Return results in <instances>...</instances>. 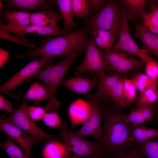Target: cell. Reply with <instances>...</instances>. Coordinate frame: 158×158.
Masks as SVG:
<instances>
[{
	"mask_svg": "<svg viewBox=\"0 0 158 158\" xmlns=\"http://www.w3.org/2000/svg\"><path fill=\"white\" fill-rule=\"evenodd\" d=\"M146 4L147 5L150 12L158 20V1L147 0Z\"/></svg>",
	"mask_w": 158,
	"mask_h": 158,
	"instance_id": "f35d334b",
	"label": "cell"
},
{
	"mask_svg": "<svg viewBox=\"0 0 158 158\" xmlns=\"http://www.w3.org/2000/svg\"><path fill=\"white\" fill-rule=\"evenodd\" d=\"M101 52L108 65L115 71L125 73L131 70H144L145 62L124 51L110 49Z\"/></svg>",
	"mask_w": 158,
	"mask_h": 158,
	"instance_id": "ba28073f",
	"label": "cell"
},
{
	"mask_svg": "<svg viewBox=\"0 0 158 158\" xmlns=\"http://www.w3.org/2000/svg\"><path fill=\"white\" fill-rule=\"evenodd\" d=\"M111 158H146L138 146L134 144L115 154Z\"/></svg>",
	"mask_w": 158,
	"mask_h": 158,
	"instance_id": "f1b7e54d",
	"label": "cell"
},
{
	"mask_svg": "<svg viewBox=\"0 0 158 158\" xmlns=\"http://www.w3.org/2000/svg\"><path fill=\"white\" fill-rule=\"evenodd\" d=\"M125 8L121 0H107L96 15L88 20L90 30L99 29L111 32L117 41L123 25Z\"/></svg>",
	"mask_w": 158,
	"mask_h": 158,
	"instance_id": "277c9868",
	"label": "cell"
},
{
	"mask_svg": "<svg viewBox=\"0 0 158 158\" xmlns=\"http://www.w3.org/2000/svg\"><path fill=\"white\" fill-rule=\"evenodd\" d=\"M106 1V0H90L89 13H90V14L93 15L92 17L97 14L102 8Z\"/></svg>",
	"mask_w": 158,
	"mask_h": 158,
	"instance_id": "d590c367",
	"label": "cell"
},
{
	"mask_svg": "<svg viewBox=\"0 0 158 158\" xmlns=\"http://www.w3.org/2000/svg\"><path fill=\"white\" fill-rule=\"evenodd\" d=\"M49 93L47 87L37 82L32 83L22 99L24 101L32 100L36 103L48 100Z\"/></svg>",
	"mask_w": 158,
	"mask_h": 158,
	"instance_id": "603a6c76",
	"label": "cell"
},
{
	"mask_svg": "<svg viewBox=\"0 0 158 158\" xmlns=\"http://www.w3.org/2000/svg\"><path fill=\"white\" fill-rule=\"evenodd\" d=\"M59 10L61 16L63 21L62 29L67 34L70 33L71 30L76 25L73 20L74 15L72 8L71 0H57L55 1Z\"/></svg>",
	"mask_w": 158,
	"mask_h": 158,
	"instance_id": "44dd1931",
	"label": "cell"
},
{
	"mask_svg": "<svg viewBox=\"0 0 158 158\" xmlns=\"http://www.w3.org/2000/svg\"><path fill=\"white\" fill-rule=\"evenodd\" d=\"M78 55L75 54L66 57L58 63L40 70L29 78H34L42 82L49 93L48 102L44 107L46 111L57 110L60 105L56 99L57 88L62 80L71 67Z\"/></svg>",
	"mask_w": 158,
	"mask_h": 158,
	"instance_id": "3957f363",
	"label": "cell"
},
{
	"mask_svg": "<svg viewBox=\"0 0 158 158\" xmlns=\"http://www.w3.org/2000/svg\"><path fill=\"white\" fill-rule=\"evenodd\" d=\"M95 75L98 81V90L103 95L108 97L116 82L121 75L117 72L110 74L104 72H99Z\"/></svg>",
	"mask_w": 158,
	"mask_h": 158,
	"instance_id": "7402d4cb",
	"label": "cell"
},
{
	"mask_svg": "<svg viewBox=\"0 0 158 158\" xmlns=\"http://www.w3.org/2000/svg\"><path fill=\"white\" fill-rule=\"evenodd\" d=\"M11 103L4 97L0 95V109L7 111L9 113H12L14 111Z\"/></svg>",
	"mask_w": 158,
	"mask_h": 158,
	"instance_id": "74e56055",
	"label": "cell"
},
{
	"mask_svg": "<svg viewBox=\"0 0 158 158\" xmlns=\"http://www.w3.org/2000/svg\"><path fill=\"white\" fill-rule=\"evenodd\" d=\"M0 37L1 39L12 41L32 49H35V46L36 44L35 43H30L25 42L15 36H13L10 34V33L1 29H0Z\"/></svg>",
	"mask_w": 158,
	"mask_h": 158,
	"instance_id": "e575fe53",
	"label": "cell"
},
{
	"mask_svg": "<svg viewBox=\"0 0 158 158\" xmlns=\"http://www.w3.org/2000/svg\"><path fill=\"white\" fill-rule=\"evenodd\" d=\"M2 1L1 0H0V11L1 13L2 12Z\"/></svg>",
	"mask_w": 158,
	"mask_h": 158,
	"instance_id": "ee69618b",
	"label": "cell"
},
{
	"mask_svg": "<svg viewBox=\"0 0 158 158\" xmlns=\"http://www.w3.org/2000/svg\"><path fill=\"white\" fill-rule=\"evenodd\" d=\"M60 85L74 92L84 95L97 87V83L89 78L76 76L62 81Z\"/></svg>",
	"mask_w": 158,
	"mask_h": 158,
	"instance_id": "e0dca14e",
	"label": "cell"
},
{
	"mask_svg": "<svg viewBox=\"0 0 158 158\" xmlns=\"http://www.w3.org/2000/svg\"><path fill=\"white\" fill-rule=\"evenodd\" d=\"M131 79L140 92L153 85L158 84V81L153 80L145 73H138Z\"/></svg>",
	"mask_w": 158,
	"mask_h": 158,
	"instance_id": "f546056e",
	"label": "cell"
},
{
	"mask_svg": "<svg viewBox=\"0 0 158 158\" xmlns=\"http://www.w3.org/2000/svg\"><path fill=\"white\" fill-rule=\"evenodd\" d=\"M0 147L4 149L11 158H29L11 140L8 135L6 141L0 144Z\"/></svg>",
	"mask_w": 158,
	"mask_h": 158,
	"instance_id": "83f0119b",
	"label": "cell"
},
{
	"mask_svg": "<svg viewBox=\"0 0 158 158\" xmlns=\"http://www.w3.org/2000/svg\"><path fill=\"white\" fill-rule=\"evenodd\" d=\"M61 17L56 12L49 9L31 13L30 25L58 28Z\"/></svg>",
	"mask_w": 158,
	"mask_h": 158,
	"instance_id": "ac0fdd59",
	"label": "cell"
},
{
	"mask_svg": "<svg viewBox=\"0 0 158 158\" xmlns=\"http://www.w3.org/2000/svg\"><path fill=\"white\" fill-rule=\"evenodd\" d=\"M64 154L63 143L58 140L49 141L43 151L44 158H63Z\"/></svg>",
	"mask_w": 158,
	"mask_h": 158,
	"instance_id": "484cf974",
	"label": "cell"
},
{
	"mask_svg": "<svg viewBox=\"0 0 158 158\" xmlns=\"http://www.w3.org/2000/svg\"><path fill=\"white\" fill-rule=\"evenodd\" d=\"M157 123H158V119H157Z\"/></svg>",
	"mask_w": 158,
	"mask_h": 158,
	"instance_id": "f6af8a7d",
	"label": "cell"
},
{
	"mask_svg": "<svg viewBox=\"0 0 158 158\" xmlns=\"http://www.w3.org/2000/svg\"><path fill=\"white\" fill-rule=\"evenodd\" d=\"M1 15L7 22L3 24L0 20V29L15 35L30 24L31 13L21 11L2 12Z\"/></svg>",
	"mask_w": 158,
	"mask_h": 158,
	"instance_id": "4fadbf2b",
	"label": "cell"
},
{
	"mask_svg": "<svg viewBox=\"0 0 158 158\" xmlns=\"http://www.w3.org/2000/svg\"><path fill=\"white\" fill-rule=\"evenodd\" d=\"M26 111L28 117L34 122L42 119L47 113L44 108L35 106H27Z\"/></svg>",
	"mask_w": 158,
	"mask_h": 158,
	"instance_id": "836d02e7",
	"label": "cell"
},
{
	"mask_svg": "<svg viewBox=\"0 0 158 158\" xmlns=\"http://www.w3.org/2000/svg\"></svg>",
	"mask_w": 158,
	"mask_h": 158,
	"instance_id": "bcb514c9",
	"label": "cell"
},
{
	"mask_svg": "<svg viewBox=\"0 0 158 158\" xmlns=\"http://www.w3.org/2000/svg\"><path fill=\"white\" fill-rule=\"evenodd\" d=\"M102 95L98 90L93 94L88 92L83 95L87 101L90 116L81 128L74 133L76 136L82 137L91 136L96 140L99 138L102 130L101 126L102 114L99 104V100Z\"/></svg>",
	"mask_w": 158,
	"mask_h": 158,
	"instance_id": "52a82bcc",
	"label": "cell"
},
{
	"mask_svg": "<svg viewBox=\"0 0 158 158\" xmlns=\"http://www.w3.org/2000/svg\"><path fill=\"white\" fill-rule=\"evenodd\" d=\"M53 65L52 59L47 56L42 57L41 58H35L0 87V92L8 94L11 91L18 86L27 78H29L41 68Z\"/></svg>",
	"mask_w": 158,
	"mask_h": 158,
	"instance_id": "30bf717a",
	"label": "cell"
},
{
	"mask_svg": "<svg viewBox=\"0 0 158 158\" xmlns=\"http://www.w3.org/2000/svg\"><path fill=\"white\" fill-rule=\"evenodd\" d=\"M53 1L48 0H8L6 1L9 8L28 12L33 10L41 11L49 9Z\"/></svg>",
	"mask_w": 158,
	"mask_h": 158,
	"instance_id": "9a60e30c",
	"label": "cell"
},
{
	"mask_svg": "<svg viewBox=\"0 0 158 158\" xmlns=\"http://www.w3.org/2000/svg\"><path fill=\"white\" fill-rule=\"evenodd\" d=\"M89 0H73L72 8L73 14L76 17L84 18L89 12Z\"/></svg>",
	"mask_w": 158,
	"mask_h": 158,
	"instance_id": "4dcf8cb0",
	"label": "cell"
},
{
	"mask_svg": "<svg viewBox=\"0 0 158 158\" xmlns=\"http://www.w3.org/2000/svg\"><path fill=\"white\" fill-rule=\"evenodd\" d=\"M103 126L95 141L102 156L111 158L116 153L134 143L130 140L131 125L124 119L122 108L109 97L102 95L99 100Z\"/></svg>",
	"mask_w": 158,
	"mask_h": 158,
	"instance_id": "6da1fadb",
	"label": "cell"
},
{
	"mask_svg": "<svg viewBox=\"0 0 158 158\" xmlns=\"http://www.w3.org/2000/svg\"><path fill=\"white\" fill-rule=\"evenodd\" d=\"M63 122L59 131L63 141L64 150L63 158H80L90 155L102 156L96 142L89 141L76 136L68 129Z\"/></svg>",
	"mask_w": 158,
	"mask_h": 158,
	"instance_id": "5b68a950",
	"label": "cell"
},
{
	"mask_svg": "<svg viewBox=\"0 0 158 158\" xmlns=\"http://www.w3.org/2000/svg\"><path fill=\"white\" fill-rule=\"evenodd\" d=\"M154 116L153 105L133 108L128 114H123L125 120L130 124H143L152 121Z\"/></svg>",
	"mask_w": 158,
	"mask_h": 158,
	"instance_id": "d6986e66",
	"label": "cell"
},
{
	"mask_svg": "<svg viewBox=\"0 0 158 158\" xmlns=\"http://www.w3.org/2000/svg\"><path fill=\"white\" fill-rule=\"evenodd\" d=\"M82 158H106L102 156L90 155L81 157Z\"/></svg>",
	"mask_w": 158,
	"mask_h": 158,
	"instance_id": "7bdbcfd3",
	"label": "cell"
},
{
	"mask_svg": "<svg viewBox=\"0 0 158 158\" xmlns=\"http://www.w3.org/2000/svg\"><path fill=\"white\" fill-rule=\"evenodd\" d=\"M28 33L32 34L35 36L43 35L56 36L67 34L65 31L63 29H60L59 27L53 28L29 25L15 35L18 38L28 42L27 39L25 37V35Z\"/></svg>",
	"mask_w": 158,
	"mask_h": 158,
	"instance_id": "ffe728a7",
	"label": "cell"
},
{
	"mask_svg": "<svg viewBox=\"0 0 158 158\" xmlns=\"http://www.w3.org/2000/svg\"><path fill=\"white\" fill-rule=\"evenodd\" d=\"M130 141L139 145L158 139V128L145 126L143 124H131Z\"/></svg>",
	"mask_w": 158,
	"mask_h": 158,
	"instance_id": "2e32d148",
	"label": "cell"
},
{
	"mask_svg": "<svg viewBox=\"0 0 158 158\" xmlns=\"http://www.w3.org/2000/svg\"><path fill=\"white\" fill-rule=\"evenodd\" d=\"M44 123L51 127H60L63 122L56 111L47 113L42 119Z\"/></svg>",
	"mask_w": 158,
	"mask_h": 158,
	"instance_id": "d6a6232c",
	"label": "cell"
},
{
	"mask_svg": "<svg viewBox=\"0 0 158 158\" xmlns=\"http://www.w3.org/2000/svg\"><path fill=\"white\" fill-rule=\"evenodd\" d=\"M142 25L149 32L158 35V27L145 21H142Z\"/></svg>",
	"mask_w": 158,
	"mask_h": 158,
	"instance_id": "ab89813d",
	"label": "cell"
},
{
	"mask_svg": "<svg viewBox=\"0 0 158 158\" xmlns=\"http://www.w3.org/2000/svg\"><path fill=\"white\" fill-rule=\"evenodd\" d=\"M111 49L120 50L131 55L136 56L146 63L150 55V54L140 49L131 37L127 23L126 8L123 25L118 39Z\"/></svg>",
	"mask_w": 158,
	"mask_h": 158,
	"instance_id": "8fae6325",
	"label": "cell"
},
{
	"mask_svg": "<svg viewBox=\"0 0 158 158\" xmlns=\"http://www.w3.org/2000/svg\"><path fill=\"white\" fill-rule=\"evenodd\" d=\"M137 88L132 79L124 78L123 84V93L127 107L133 102L136 96Z\"/></svg>",
	"mask_w": 158,
	"mask_h": 158,
	"instance_id": "4316f807",
	"label": "cell"
},
{
	"mask_svg": "<svg viewBox=\"0 0 158 158\" xmlns=\"http://www.w3.org/2000/svg\"><path fill=\"white\" fill-rule=\"evenodd\" d=\"M158 84L153 85L140 92L133 108L153 105L155 104L158 98Z\"/></svg>",
	"mask_w": 158,
	"mask_h": 158,
	"instance_id": "d4e9b609",
	"label": "cell"
},
{
	"mask_svg": "<svg viewBox=\"0 0 158 158\" xmlns=\"http://www.w3.org/2000/svg\"><path fill=\"white\" fill-rule=\"evenodd\" d=\"M87 28H81L65 35L46 38L40 47L32 49L16 57L23 58L47 56L50 59L67 57L85 50L89 39Z\"/></svg>",
	"mask_w": 158,
	"mask_h": 158,
	"instance_id": "7a4b0ae2",
	"label": "cell"
},
{
	"mask_svg": "<svg viewBox=\"0 0 158 158\" xmlns=\"http://www.w3.org/2000/svg\"><path fill=\"white\" fill-rule=\"evenodd\" d=\"M127 18L135 26L134 35L140 41L141 49L158 59V35L149 32L142 24L138 23L135 19L129 17H127Z\"/></svg>",
	"mask_w": 158,
	"mask_h": 158,
	"instance_id": "5bb4252c",
	"label": "cell"
},
{
	"mask_svg": "<svg viewBox=\"0 0 158 158\" xmlns=\"http://www.w3.org/2000/svg\"><path fill=\"white\" fill-rule=\"evenodd\" d=\"M153 108L154 116L157 119H158V103L154 104Z\"/></svg>",
	"mask_w": 158,
	"mask_h": 158,
	"instance_id": "b9f144b4",
	"label": "cell"
},
{
	"mask_svg": "<svg viewBox=\"0 0 158 158\" xmlns=\"http://www.w3.org/2000/svg\"><path fill=\"white\" fill-rule=\"evenodd\" d=\"M95 45L99 49L103 50L109 49L111 48L112 46L106 42L102 37L97 34L91 32Z\"/></svg>",
	"mask_w": 158,
	"mask_h": 158,
	"instance_id": "8d00e7d4",
	"label": "cell"
},
{
	"mask_svg": "<svg viewBox=\"0 0 158 158\" xmlns=\"http://www.w3.org/2000/svg\"><path fill=\"white\" fill-rule=\"evenodd\" d=\"M9 57L8 53L0 49V67H1L7 61Z\"/></svg>",
	"mask_w": 158,
	"mask_h": 158,
	"instance_id": "60d3db41",
	"label": "cell"
},
{
	"mask_svg": "<svg viewBox=\"0 0 158 158\" xmlns=\"http://www.w3.org/2000/svg\"><path fill=\"white\" fill-rule=\"evenodd\" d=\"M0 128L1 131L6 133L18 143L29 158L32 157L31 148L34 144L30 136L25 134L3 115L0 119Z\"/></svg>",
	"mask_w": 158,
	"mask_h": 158,
	"instance_id": "7c38bea8",
	"label": "cell"
},
{
	"mask_svg": "<svg viewBox=\"0 0 158 158\" xmlns=\"http://www.w3.org/2000/svg\"><path fill=\"white\" fill-rule=\"evenodd\" d=\"M27 101H24L7 118L12 123L29 134L34 144L43 141L56 140L57 138L39 128L28 116L26 111Z\"/></svg>",
	"mask_w": 158,
	"mask_h": 158,
	"instance_id": "9c48e42d",
	"label": "cell"
},
{
	"mask_svg": "<svg viewBox=\"0 0 158 158\" xmlns=\"http://www.w3.org/2000/svg\"><path fill=\"white\" fill-rule=\"evenodd\" d=\"M85 50L84 59L76 68V76H80L85 73L95 75L98 73L104 72L112 74L115 72L108 65L91 35Z\"/></svg>",
	"mask_w": 158,
	"mask_h": 158,
	"instance_id": "8992f818",
	"label": "cell"
},
{
	"mask_svg": "<svg viewBox=\"0 0 158 158\" xmlns=\"http://www.w3.org/2000/svg\"><path fill=\"white\" fill-rule=\"evenodd\" d=\"M125 6L127 17L139 19L142 23V11L147 0H121Z\"/></svg>",
	"mask_w": 158,
	"mask_h": 158,
	"instance_id": "cb8c5ba5",
	"label": "cell"
},
{
	"mask_svg": "<svg viewBox=\"0 0 158 158\" xmlns=\"http://www.w3.org/2000/svg\"><path fill=\"white\" fill-rule=\"evenodd\" d=\"M138 145L146 158H158V139Z\"/></svg>",
	"mask_w": 158,
	"mask_h": 158,
	"instance_id": "1f68e13d",
	"label": "cell"
}]
</instances>
